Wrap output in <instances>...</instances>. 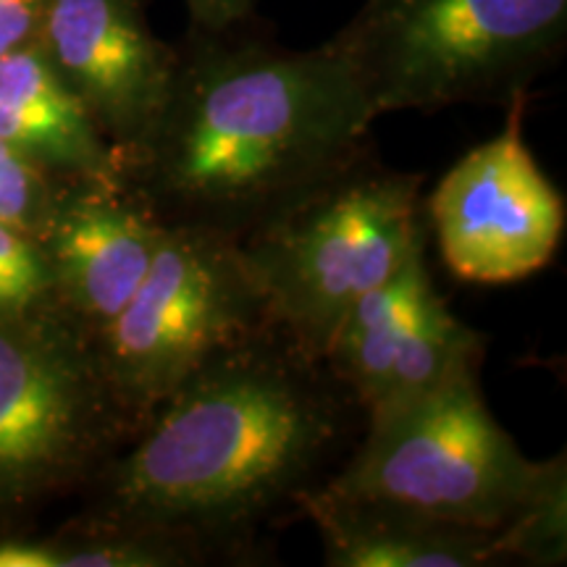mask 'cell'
Masks as SVG:
<instances>
[{
    "label": "cell",
    "mask_w": 567,
    "mask_h": 567,
    "mask_svg": "<svg viewBox=\"0 0 567 567\" xmlns=\"http://www.w3.org/2000/svg\"><path fill=\"white\" fill-rule=\"evenodd\" d=\"M373 113L331 42L281 51L193 30L118 179L163 226L243 239L365 155Z\"/></svg>",
    "instance_id": "cell-1"
},
{
    "label": "cell",
    "mask_w": 567,
    "mask_h": 567,
    "mask_svg": "<svg viewBox=\"0 0 567 567\" xmlns=\"http://www.w3.org/2000/svg\"><path fill=\"white\" fill-rule=\"evenodd\" d=\"M321 365L276 326L218 350L113 460L101 523L182 538L208 557L243 547L308 492L342 439L344 402Z\"/></svg>",
    "instance_id": "cell-2"
},
{
    "label": "cell",
    "mask_w": 567,
    "mask_h": 567,
    "mask_svg": "<svg viewBox=\"0 0 567 567\" xmlns=\"http://www.w3.org/2000/svg\"><path fill=\"white\" fill-rule=\"evenodd\" d=\"M567 0H365L329 42L373 118L509 103L559 59Z\"/></svg>",
    "instance_id": "cell-3"
},
{
    "label": "cell",
    "mask_w": 567,
    "mask_h": 567,
    "mask_svg": "<svg viewBox=\"0 0 567 567\" xmlns=\"http://www.w3.org/2000/svg\"><path fill=\"white\" fill-rule=\"evenodd\" d=\"M423 243L421 176L389 172L363 155L237 247L268 321L323 360L352 305Z\"/></svg>",
    "instance_id": "cell-4"
},
{
    "label": "cell",
    "mask_w": 567,
    "mask_h": 567,
    "mask_svg": "<svg viewBox=\"0 0 567 567\" xmlns=\"http://www.w3.org/2000/svg\"><path fill=\"white\" fill-rule=\"evenodd\" d=\"M536 463L488 413L476 368L368 413V431L329 494L496 534Z\"/></svg>",
    "instance_id": "cell-5"
},
{
    "label": "cell",
    "mask_w": 567,
    "mask_h": 567,
    "mask_svg": "<svg viewBox=\"0 0 567 567\" xmlns=\"http://www.w3.org/2000/svg\"><path fill=\"white\" fill-rule=\"evenodd\" d=\"M274 326L237 239L166 226L126 308L92 334L105 379L140 425L205 360Z\"/></svg>",
    "instance_id": "cell-6"
},
{
    "label": "cell",
    "mask_w": 567,
    "mask_h": 567,
    "mask_svg": "<svg viewBox=\"0 0 567 567\" xmlns=\"http://www.w3.org/2000/svg\"><path fill=\"white\" fill-rule=\"evenodd\" d=\"M137 425L59 305L0 316V513L76 478Z\"/></svg>",
    "instance_id": "cell-7"
},
{
    "label": "cell",
    "mask_w": 567,
    "mask_h": 567,
    "mask_svg": "<svg viewBox=\"0 0 567 567\" xmlns=\"http://www.w3.org/2000/svg\"><path fill=\"white\" fill-rule=\"evenodd\" d=\"M526 97L507 103L502 132L467 151L429 197L439 252L460 281L528 279L563 243L565 200L523 140Z\"/></svg>",
    "instance_id": "cell-8"
},
{
    "label": "cell",
    "mask_w": 567,
    "mask_h": 567,
    "mask_svg": "<svg viewBox=\"0 0 567 567\" xmlns=\"http://www.w3.org/2000/svg\"><path fill=\"white\" fill-rule=\"evenodd\" d=\"M481 352L484 337L439 295L423 243L384 284L352 305L331 337L323 365L368 415L478 368Z\"/></svg>",
    "instance_id": "cell-9"
},
{
    "label": "cell",
    "mask_w": 567,
    "mask_h": 567,
    "mask_svg": "<svg viewBox=\"0 0 567 567\" xmlns=\"http://www.w3.org/2000/svg\"><path fill=\"white\" fill-rule=\"evenodd\" d=\"M38 42L113 151L145 137L172 87L176 48L151 30L142 0H48Z\"/></svg>",
    "instance_id": "cell-10"
},
{
    "label": "cell",
    "mask_w": 567,
    "mask_h": 567,
    "mask_svg": "<svg viewBox=\"0 0 567 567\" xmlns=\"http://www.w3.org/2000/svg\"><path fill=\"white\" fill-rule=\"evenodd\" d=\"M163 231L122 179H80L59 193L38 237L55 305L90 337L97 334L137 292Z\"/></svg>",
    "instance_id": "cell-11"
},
{
    "label": "cell",
    "mask_w": 567,
    "mask_h": 567,
    "mask_svg": "<svg viewBox=\"0 0 567 567\" xmlns=\"http://www.w3.org/2000/svg\"><path fill=\"white\" fill-rule=\"evenodd\" d=\"M0 140L48 174L118 179L116 151L38 40L0 55Z\"/></svg>",
    "instance_id": "cell-12"
},
{
    "label": "cell",
    "mask_w": 567,
    "mask_h": 567,
    "mask_svg": "<svg viewBox=\"0 0 567 567\" xmlns=\"http://www.w3.org/2000/svg\"><path fill=\"white\" fill-rule=\"evenodd\" d=\"M297 505L313 520L329 567H478L494 563V534L429 520L308 488Z\"/></svg>",
    "instance_id": "cell-13"
},
{
    "label": "cell",
    "mask_w": 567,
    "mask_h": 567,
    "mask_svg": "<svg viewBox=\"0 0 567 567\" xmlns=\"http://www.w3.org/2000/svg\"><path fill=\"white\" fill-rule=\"evenodd\" d=\"M496 557L530 565H563L567 557V471L565 455L536 463L534 478L507 523L494 534Z\"/></svg>",
    "instance_id": "cell-14"
},
{
    "label": "cell",
    "mask_w": 567,
    "mask_h": 567,
    "mask_svg": "<svg viewBox=\"0 0 567 567\" xmlns=\"http://www.w3.org/2000/svg\"><path fill=\"white\" fill-rule=\"evenodd\" d=\"M51 305L53 281L40 243L0 224V316H24Z\"/></svg>",
    "instance_id": "cell-15"
},
{
    "label": "cell",
    "mask_w": 567,
    "mask_h": 567,
    "mask_svg": "<svg viewBox=\"0 0 567 567\" xmlns=\"http://www.w3.org/2000/svg\"><path fill=\"white\" fill-rule=\"evenodd\" d=\"M59 193L45 168L0 140V224L40 237Z\"/></svg>",
    "instance_id": "cell-16"
},
{
    "label": "cell",
    "mask_w": 567,
    "mask_h": 567,
    "mask_svg": "<svg viewBox=\"0 0 567 567\" xmlns=\"http://www.w3.org/2000/svg\"><path fill=\"white\" fill-rule=\"evenodd\" d=\"M48 0H0V55L38 40Z\"/></svg>",
    "instance_id": "cell-17"
},
{
    "label": "cell",
    "mask_w": 567,
    "mask_h": 567,
    "mask_svg": "<svg viewBox=\"0 0 567 567\" xmlns=\"http://www.w3.org/2000/svg\"><path fill=\"white\" fill-rule=\"evenodd\" d=\"M193 30L226 32L243 27L252 17L258 0H184Z\"/></svg>",
    "instance_id": "cell-18"
},
{
    "label": "cell",
    "mask_w": 567,
    "mask_h": 567,
    "mask_svg": "<svg viewBox=\"0 0 567 567\" xmlns=\"http://www.w3.org/2000/svg\"><path fill=\"white\" fill-rule=\"evenodd\" d=\"M0 567H59L55 544L3 538L0 542Z\"/></svg>",
    "instance_id": "cell-19"
}]
</instances>
